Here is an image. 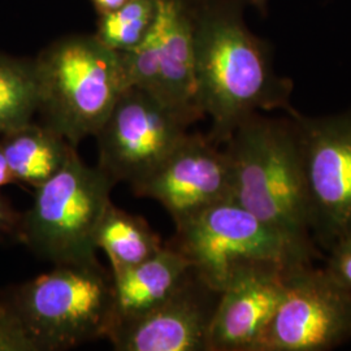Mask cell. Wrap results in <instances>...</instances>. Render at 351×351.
<instances>
[{
    "label": "cell",
    "instance_id": "6da1fadb",
    "mask_svg": "<svg viewBox=\"0 0 351 351\" xmlns=\"http://www.w3.org/2000/svg\"><path fill=\"white\" fill-rule=\"evenodd\" d=\"M198 106L210 116L208 138L224 145L259 111L285 110L293 84L276 75L268 45L243 21L239 0H193Z\"/></svg>",
    "mask_w": 351,
    "mask_h": 351
},
{
    "label": "cell",
    "instance_id": "7a4b0ae2",
    "mask_svg": "<svg viewBox=\"0 0 351 351\" xmlns=\"http://www.w3.org/2000/svg\"><path fill=\"white\" fill-rule=\"evenodd\" d=\"M224 146L232 171V201L280 233L313 242L293 117L269 119L254 113Z\"/></svg>",
    "mask_w": 351,
    "mask_h": 351
},
{
    "label": "cell",
    "instance_id": "3957f363",
    "mask_svg": "<svg viewBox=\"0 0 351 351\" xmlns=\"http://www.w3.org/2000/svg\"><path fill=\"white\" fill-rule=\"evenodd\" d=\"M43 124L77 147L95 137L125 90L117 52L95 36H69L34 59Z\"/></svg>",
    "mask_w": 351,
    "mask_h": 351
},
{
    "label": "cell",
    "instance_id": "277c9868",
    "mask_svg": "<svg viewBox=\"0 0 351 351\" xmlns=\"http://www.w3.org/2000/svg\"><path fill=\"white\" fill-rule=\"evenodd\" d=\"M38 351L69 350L108 339L114 322L113 280L99 262L59 264L3 297Z\"/></svg>",
    "mask_w": 351,
    "mask_h": 351
},
{
    "label": "cell",
    "instance_id": "5b68a950",
    "mask_svg": "<svg viewBox=\"0 0 351 351\" xmlns=\"http://www.w3.org/2000/svg\"><path fill=\"white\" fill-rule=\"evenodd\" d=\"M112 180L88 167L77 151L63 168L36 188L21 213L17 239L53 265L98 262L95 234L111 202Z\"/></svg>",
    "mask_w": 351,
    "mask_h": 351
},
{
    "label": "cell",
    "instance_id": "8992f818",
    "mask_svg": "<svg viewBox=\"0 0 351 351\" xmlns=\"http://www.w3.org/2000/svg\"><path fill=\"white\" fill-rule=\"evenodd\" d=\"M167 243L217 291L252 264L291 269L313 264L317 256L313 242L280 233L233 201L217 203L176 226L175 237Z\"/></svg>",
    "mask_w": 351,
    "mask_h": 351
},
{
    "label": "cell",
    "instance_id": "52a82bcc",
    "mask_svg": "<svg viewBox=\"0 0 351 351\" xmlns=\"http://www.w3.org/2000/svg\"><path fill=\"white\" fill-rule=\"evenodd\" d=\"M289 114L300 142L310 233L329 250L351 239V111Z\"/></svg>",
    "mask_w": 351,
    "mask_h": 351
},
{
    "label": "cell",
    "instance_id": "ba28073f",
    "mask_svg": "<svg viewBox=\"0 0 351 351\" xmlns=\"http://www.w3.org/2000/svg\"><path fill=\"white\" fill-rule=\"evenodd\" d=\"M195 121L145 90L121 93L98 133V167L114 184L138 185L186 137Z\"/></svg>",
    "mask_w": 351,
    "mask_h": 351
},
{
    "label": "cell",
    "instance_id": "9c48e42d",
    "mask_svg": "<svg viewBox=\"0 0 351 351\" xmlns=\"http://www.w3.org/2000/svg\"><path fill=\"white\" fill-rule=\"evenodd\" d=\"M119 56L126 88L145 90L194 121L203 117L197 97L193 0H159V17L150 34Z\"/></svg>",
    "mask_w": 351,
    "mask_h": 351
},
{
    "label": "cell",
    "instance_id": "30bf717a",
    "mask_svg": "<svg viewBox=\"0 0 351 351\" xmlns=\"http://www.w3.org/2000/svg\"><path fill=\"white\" fill-rule=\"evenodd\" d=\"M350 339V293L326 268L304 264L287 277L282 300L254 351H326Z\"/></svg>",
    "mask_w": 351,
    "mask_h": 351
},
{
    "label": "cell",
    "instance_id": "8fae6325",
    "mask_svg": "<svg viewBox=\"0 0 351 351\" xmlns=\"http://www.w3.org/2000/svg\"><path fill=\"white\" fill-rule=\"evenodd\" d=\"M208 136L190 134L147 178L133 186L139 198L160 203L180 226L203 210L232 201V171L226 149Z\"/></svg>",
    "mask_w": 351,
    "mask_h": 351
},
{
    "label": "cell",
    "instance_id": "7c38bea8",
    "mask_svg": "<svg viewBox=\"0 0 351 351\" xmlns=\"http://www.w3.org/2000/svg\"><path fill=\"white\" fill-rule=\"evenodd\" d=\"M220 291L190 268L175 290L146 314L114 326L117 351H208Z\"/></svg>",
    "mask_w": 351,
    "mask_h": 351
},
{
    "label": "cell",
    "instance_id": "4fadbf2b",
    "mask_svg": "<svg viewBox=\"0 0 351 351\" xmlns=\"http://www.w3.org/2000/svg\"><path fill=\"white\" fill-rule=\"evenodd\" d=\"M293 269L252 264L237 271L220 291L208 351L255 350L282 300L287 277Z\"/></svg>",
    "mask_w": 351,
    "mask_h": 351
},
{
    "label": "cell",
    "instance_id": "5bb4252c",
    "mask_svg": "<svg viewBox=\"0 0 351 351\" xmlns=\"http://www.w3.org/2000/svg\"><path fill=\"white\" fill-rule=\"evenodd\" d=\"M190 268L181 252L164 243L163 249L146 262L112 277L113 328L146 314L159 304L175 290Z\"/></svg>",
    "mask_w": 351,
    "mask_h": 351
},
{
    "label": "cell",
    "instance_id": "9a60e30c",
    "mask_svg": "<svg viewBox=\"0 0 351 351\" xmlns=\"http://www.w3.org/2000/svg\"><path fill=\"white\" fill-rule=\"evenodd\" d=\"M4 152L17 182L37 188L56 175L75 147L46 124H29L1 134Z\"/></svg>",
    "mask_w": 351,
    "mask_h": 351
},
{
    "label": "cell",
    "instance_id": "2e32d148",
    "mask_svg": "<svg viewBox=\"0 0 351 351\" xmlns=\"http://www.w3.org/2000/svg\"><path fill=\"white\" fill-rule=\"evenodd\" d=\"M95 245L107 255L112 277L146 262L164 247L163 241L143 217L117 208L113 203L101 217Z\"/></svg>",
    "mask_w": 351,
    "mask_h": 351
},
{
    "label": "cell",
    "instance_id": "e0dca14e",
    "mask_svg": "<svg viewBox=\"0 0 351 351\" xmlns=\"http://www.w3.org/2000/svg\"><path fill=\"white\" fill-rule=\"evenodd\" d=\"M39 107L34 59L0 52V134L32 121Z\"/></svg>",
    "mask_w": 351,
    "mask_h": 351
},
{
    "label": "cell",
    "instance_id": "ac0fdd59",
    "mask_svg": "<svg viewBox=\"0 0 351 351\" xmlns=\"http://www.w3.org/2000/svg\"><path fill=\"white\" fill-rule=\"evenodd\" d=\"M159 17V0H128L111 12L99 14L94 34L117 53L133 50L151 33Z\"/></svg>",
    "mask_w": 351,
    "mask_h": 351
},
{
    "label": "cell",
    "instance_id": "d6986e66",
    "mask_svg": "<svg viewBox=\"0 0 351 351\" xmlns=\"http://www.w3.org/2000/svg\"><path fill=\"white\" fill-rule=\"evenodd\" d=\"M0 351H38L20 317L4 298L0 300Z\"/></svg>",
    "mask_w": 351,
    "mask_h": 351
},
{
    "label": "cell",
    "instance_id": "ffe728a7",
    "mask_svg": "<svg viewBox=\"0 0 351 351\" xmlns=\"http://www.w3.org/2000/svg\"><path fill=\"white\" fill-rule=\"evenodd\" d=\"M326 269L351 294V239L339 241L329 249Z\"/></svg>",
    "mask_w": 351,
    "mask_h": 351
},
{
    "label": "cell",
    "instance_id": "44dd1931",
    "mask_svg": "<svg viewBox=\"0 0 351 351\" xmlns=\"http://www.w3.org/2000/svg\"><path fill=\"white\" fill-rule=\"evenodd\" d=\"M20 217L21 213H16L10 202L0 195V239L17 237Z\"/></svg>",
    "mask_w": 351,
    "mask_h": 351
},
{
    "label": "cell",
    "instance_id": "7402d4cb",
    "mask_svg": "<svg viewBox=\"0 0 351 351\" xmlns=\"http://www.w3.org/2000/svg\"><path fill=\"white\" fill-rule=\"evenodd\" d=\"M13 182H17V181L10 168V164L7 162L4 152L0 149V188L13 184Z\"/></svg>",
    "mask_w": 351,
    "mask_h": 351
},
{
    "label": "cell",
    "instance_id": "603a6c76",
    "mask_svg": "<svg viewBox=\"0 0 351 351\" xmlns=\"http://www.w3.org/2000/svg\"><path fill=\"white\" fill-rule=\"evenodd\" d=\"M98 10L99 14L101 13L111 12L113 10H117L123 4H125L128 0H91Z\"/></svg>",
    "mask_w": 351,
    "mask_h": 351
},
{
    "label": "cell",
    "instance_id": "cb8c5ba5",
    "mask_svg": "<svg viewBox=\"0 0 351 351\" xmlns=\"http://www.w3.org/2000/svg\"><path fill=\"white\" fill-rule=\"evenodd\" d=\"M251 4H254L256 8H259L262 12L265 11V5H267V0H249Z\"/></svg>",
    "mask_w": 351,
    "mask_h": 351
}]
</instances>
